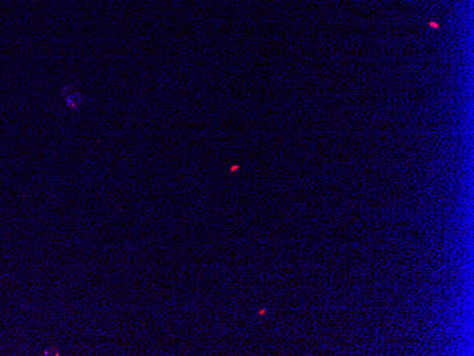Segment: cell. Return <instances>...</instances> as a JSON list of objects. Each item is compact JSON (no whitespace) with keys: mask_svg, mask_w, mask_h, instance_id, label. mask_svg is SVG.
<instances>
[{"mask_svg":"<svg viewBox=\"0 0 474 356\" xmlns=\"http://www.w3.org/2000/svg\"><path fill=\"white\" fill-rule=\"evenodd\" d=\"M62 96L66 98L67 105H68L70 108H72V110H77V108H80V106L82 105V96H81L80 91H76V90H72L71 87H66L64 88Z\"/></svg>","mask_w":474,"mask_h":356,"instance_id":"6da1fadb","label":"cell"}]
</instances>
